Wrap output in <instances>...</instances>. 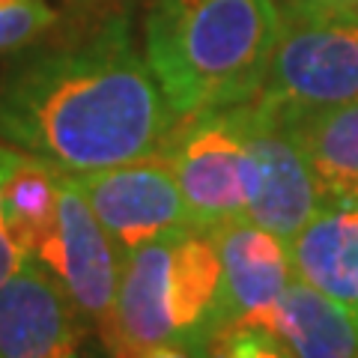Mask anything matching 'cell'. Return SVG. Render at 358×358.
<instances>
[{"mask_svg": "<svg viewBox=\"0 0 358 358\" xmlns=\"http://www.w3.org/2000/svg\"><path fill=\"white\" fill-rule=\"evenodd\" d=\"M176 126L122 15L0 81V141L69 176L162 155Z\"/></svg>", "mask_w": 358, "mask_h": 358, "instance_id": "6da1fadb", "label": "cell"}, {"mask_svg": "<svg viewBox=\"0 0 358 358\" xmlns=\"http://www.w3.org/2000/svg\"><path fill=\"white\" fill-rule=\"evenodd\" d=\"M281 30L275 0H155L143 57L185 120L257 99Z\"/></svg>", "mask_w": 358, "mask_h": 358, "instance_id": "7a4b0ae2", "label": "cell"}, {"mask_svg": "<svg viewBox=\"0 0 358 358\" xmlns=\"http://www.w3.org/2000/svg\"><path fill=\"white\" fill-rule=\"evenodd\" d=\"M257 99L287 120L358 99V13L289 15Z\"/></svg>", "mask_w": 358, "mask_h": 358, "instance_id": "3957f363", "label": "cell"}, {"mask_svg": "<svg viewBox=\"0 0 358 358\" xmlns=\"http://www.w3.org/2000/svg\"><path fill=\"white\" fill-rule=\"evenodd\" d=\"M245 138V221L293 239L322 206L293 122L260 99L239 105Z\"/></svg>", "mask_w": 358, "mask_h": 358, "instance_id": "277c9868", "label": "cell"}, {"mask_svg": "<svg viewBox=\"0 0 358 358\" xmlns=\"http://www.w3.org/2000/svg\"><path fill=\"white\" fill-rule=\"evenodd\" d=\"M164 159L197 230L245 221V138L239 105L179 120Z\"/></svg>", "mask_w": 358, "mask_h": 358, "instance_id": "5b68a950", "label": "cell"}, {"mask_svg": "<svg viewBox=\"0 0 358 358\" xmlns=\"http://www.w3.org/2000/svg\"><path fill=\"white\" fill-rule=\"evenodd\" d=\"M120 260L141 245L197 230L164 155L72 176Z\"/></svg>", "mask_w": 358, "mask_h": 358, "instance_id": "8992f818", "label": "cell"}, {"mask_svg": "<svg viewBox=\"0 0 358 358\" xmlns=\"http://www.w3.org/2000/svg\"><path fill=\"white\" fill-rule=\"evenodd\" d=\"M30 257L60 284L87 326L105 338L114 317L122 260L69 173L60 176L57 224Z\"/></svg>", "mask_w": 358, "mask_h": 358, "instance_id": "52a82bcc", "label": "cell"}, {"mask_svg": "<svg viewBox=\"0 0 358 358\" xmlns=\"http://www.w3.org/2000/svg\"><path fill=\"white\" fill-rule=\"evenodd\" d=\"M206 233L215 239L221 257V289L206 331L209 341L218 329L236 322L251 326L268 305H275L296 272L287 239L251 221H230Z\"/></svg>", "mask_w": 358, "mask_h": 358, "instance_id": "ba28073f", "label": "cell"}, {"mask_svg": "<svg viewBox=\"0 0 358 358\" xmlns=\"http://www.w3.org/2000/svg\"><path fill=\"white\" fill-rule=\"evenodd\" d=\"M84 331V317L33 257L0 284V358H72Z\"/></svg>", "mask_w": 358, "mask_h": 358, "instance_id": "9c48e42d", "label": "cell"}, {"mask_svg": "<svg viewBox=\"0 0 358 358\" xmlns=\"http://www.w3.org/2000/svg\"><path fill=\"white\" fill-rule=\"evenodd\" d=\"M176 239L141 245L122 257L114 317L102 338L110 358H143L159 346H179L171 317V257Z\"/></svg>", "mask_w": 358, "mask_h": 358, "instance_id": "30bf717a", "label": "cell"}, {"mask_svg": "<svg viewBox=\"0 0 358 358\" xmlns=\"http://www.w3.org/2000/svg\"><path fill=\"white\" fill-rule=\"evenodd\" d=\"M287 245L299 281L343 305L358 322V200L322 203Z\"/></svg>", "mask_w": 358, "mask_h": 358, "instance_id": "8fae6325", "label": "cell"}, {"mask_svg": "<svg viewBox=\"0 0 358 358\" xmlns=\"http://www.w3.org/2000/svg\"><path fill=\"white\" fill-rule=\"evenodd\" d=\"M251 326L275 334L293 358H358V322L350 310L299 278Z\"/></svg>", "mask_w": 358, "mask_h": 358, "instance_id": "7c38bea8", "label": "cell"}, {"mask_svg": "<svg viewBox=\"0 0 358 358\" xmlns=\"http://www.w3.org/2000/svg\"><path fill=\"white\" fill-rule=\"evenodd\" d=\"M63 171L0 141V203L3 227L24 254L45 242L57 224V194Z\"/></svg>", "mask_w": 358, "mask_h": 358, "instance_id": "4fadbf2b", "label": "cell"}, {"mask_svg": "<svg viewBox=\"0 0 358 358\" xmlns=\"http://www.w3.org/2000/svg\"><path fill=\"white\" fill-rule=\"evenodd\" d=\"M289 122L308 155L322 203L358 200V99Z\"/></svg>", "mask_w": 358, "mask_h": 358, "instance_id": "5bb4252c", "label": "cell"}, {"mask_svg": "<svg viewBox=\"0 0 358 358\" xmlns=\"http://www.w3.org/2000/svg\"><path fill=\"white\" fill-rule=\"evenodd\" d=\"M221 289V257L206 230H192L173 242L171 257V317L176 343L200 350Z\"/></svg>", "mask_w": 358, "mask_h": 358, "instance_id": "9a60e30c", "label": "cell"}, {"mask_svg": "<svg viewBox=\"0 0 358 358\" xmlns=\"http://www.w3.org/2000/svg\"><path fill=\"white\" fill-rule=\"evenodd\" d=\"M57 24V9L48 0H0V54L30 48Z\"/></svg>", "mask_w": 358, "mask_h": 358, "instance_id": "2e32d148", "label": "cell"}, {"mask_svg": "<svg viewBox=\"0 0 358 358\" xmlns=\"http://www.w3.org/2000/svg\"><path fill=\"white\" fill-rule=\"evenodd\" d=\"M203 358H293V352L266 329L257 326H236L218 329L212 338L200 346Z\"/></svg>", "mask_w": 358, "mask_h": 358, "instance_id": "e0dca14e", "label": "cell"}, {"mask_svg": "<svg viewBox=\"0 0 358 358\" xmlns=\"http://www.w3.org/2000/svg\"><path fill=\"white\" fill-rule=\"evenodd\" d=\"M289 15H341L358 13V0H284Z\"/></svg>", "mask_w": 358, "mask_h": 358, "instance_id": "ac0fdd59", "label": "cell"}, {"mask_svg": "<svg viewBox=\"0 0 358 358\" xmlns=\"http://www.w3.org/2000/svg\"><path fill=\"white\" fill-rule=\"evenodd\" d=\"M24 260H27L24 248H21V245L9 236V230L0 224V284H3L9 275H15Z\"/></svg>", "mask_w": 358, "mask_h": 358, "instance_id": "d6986e66", "label": "cell"}, {"mask_svg": "<svg viewBox=\"0 0 358 358\" xmlns=\"http://www.w3.org/2000/svg\"><path fill=\"white\" fill-rule=\"evenodd\" d=\"M143 358H192V355H188L185 350H179V346H159V350H152Z\"/></svg>", "mask_w": 358, "mask_h": 358, "instance_id": "ffe728a7", "label": "cell"}, {"mask_svg": "<svg viewBox=\"0 0 358 358\" xmlns=\"http://www.w3.org/2000/svg\"><path fill=\"white\" fill-rule=\"evenodd\" d=\"M72 358H93V355H87V352H84V350H78V352H75V355H72Z\"/></svg>", "mask_w": 358, "mask_h": 358, "instance_id": "44dd1931", "label": "cell"}, {"mask_svg": "<svg viewBox=\"0 0 358 358\" xmlns=\"http://www.w3.org/2000/svg\"><path fill=\"white\" fill-rule=\"evenodd\" d=\"M0 224H3V203H0Z\"/></svg>", "mask_w": 358, "mask_h": 358, "instance_id": "7402d4cb", "label": "cell"}]
</instances>
